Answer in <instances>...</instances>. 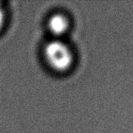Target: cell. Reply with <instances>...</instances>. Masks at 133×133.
I'll return each instance as SVG.
<instances>
[{
  "instance_id": "cell-3",
  "label": "cell",
  "mask_w": 133,
  "mask_h": 133,
  "mask_svg": "<svg viewBox=\"0 0 133 133\" xmlns=\"http://www.w3.org/2000/svg\"><path fill=\"white\" fill-rule=\"evenodd\" d=\"M5 12L2 9V7L0 5V30L2 29L4 23H5Z\"/></svg>"
},
{
  "instance_id": "cell-2",
  "label": "cell",
  "mask_w": 133,
  "mask_h": 133,
  "mask_svg": "<svg viewBox=\"0 0 133 133\" xmlns=\"http://www.w3.org/2000/svg\"><path fill=\"white\" fill-rule=\"evenodd\" d=\"M69 27V19L65 15L61 13L52 15L48 22V30L55 37V39H58L62 37L68 31Z\"/></svg>"
},
{
  "instance_id": "cell-1",
  "label": "cell",
  "mask_w": 133,
  "mask_h": 133,
  "mask_svg": "<svg viewBox=\"0 0 133 133\" xmlns=\"http://www.w3.org/2000/svg\"><path fill=\"white\" fill-rule=\"evenodd\" d=\"M44 55L48 65L57 72H65L73 63V54L71 48L60 39H54L46 44Z\"/></svg>"
}]
</instances>
